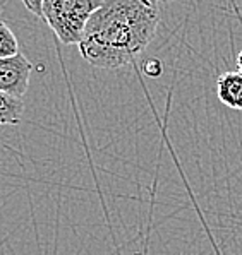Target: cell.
<instances>
[{
	"mask_svg": "<svg viewBox=\"0 0 242 255\" xmlns=\"http://www.w3.org/2000/svg\"><path fill=\"white\" fill-rule=\"evenodd\" d=\"M143 72L150 77H160L163 72V65L158 58H148L143 65Z\"/></svg>",
	"mask_w": 242,
	"mask_h": 255,
	"instance_id": "obj_7",
	"label": "cell"
},
{
	"mask_svg": "<svg viewBox=\"0 0 242 255\" xmlns=\"http://www.w3.org/2000/svg\"><path fill=\"white\" fill-rule=\"evenodd\" d=\"M158 2H172V0H158Z\"/></svg>",
	"mask_w": 242,
	"mask_h": 255,
	"instance_id": "obj_10",
	"label": "cell"
},
{
	"mask_svg": "<svg viewBox=\"0 0 242 255\" xmlns=\"http://www.w3.org/2000/svg\"><path fill=\"white\" fill-rule=\"evenodd\" d=\"M217 96L230 110H242V74L225 72L217 79Z\"/></svg>",
	"mask_w": 242,
	"mask_h": 255,
	"instance_id": "obj_4",
	"label": "cell"
},
{
	"mask_svg": "<svg viewBox=\"0 0 242 255\" xmlns=\"http://www.w3.org/2000/svg\"><path fill=\"white\" fill-rule=\"evenodd\" d=\"M21 2L24 3V7L29 10L31 14L41 17V2L43 0H21Z\"/></svg>",
	"mask_w": 242,
	"mask_h": 255,
	"instance_id": "obj_8",
	"label": "cell"
},
{
	"mask_svg": "<svg viewBox=\"0 0 242 255\" xmlns=\"http://www.w3.org/2000/svg\"><path fill=\"white\" fill-rule=\"evenodd\" d=\"M19 53V41L9 26L0 21V58L12 57Z\"/></svg>",
	"mask_w": 242,
	"mask_h": 255,
	"instance_id": "obj_6",
	"label": "cell"
},
{
	"mask_svg": "<svg viewBox=\"0 0 242 255\" xmlns=\"http://www.w3.org/2000/svg\"><path fill=\"white\" fill-rule=\"evenodd\" d=\"M237 69H239V72L242 74V50L237 55Z\"/></svg>",
	"mask_w": 242,
	"mask_h": 255,
	"instance_id": "obj_9",
	"label": "cell"
},
{
	"mask_svg": "<svg viewBox=\"0 0 242 255\" xmlns=\"http://www.w3.org/2000/svg\"><path fill=\"white\" fill-rule=\"evenodd\" d=\"M24 113L22 98L10 96L0 91V125H15L19 124Z\"/></svg>",
	"mask_w": 242,
	"mask_h": 255,
	"instance_id": "obj_5",
	"label": "cell"
},
{
	"mask_svg": "<svg viewBox=\"0 0 242 255\" xmlns=\"http://www.w3.org/2000/svg\"><path fill=\"white\" fill-rule=\"evenodd\" d=\"M158 24V0H101L77 43L81 57L105 70L131 65L153 41Z\"/></svg>",
	"mask_w": 242,
	"mask_h": 255,
	"instance_id": "obj_1",
	"label": "cell"
},
{
	"mask_svg": "<svg viewBox=\"0 0 242 255\" xmlns=\"http://www.w3.org/2000/svg\"><path fill=\"white\" fill-rule=\"evenodd\" d=\"M33 65L21 52L12 57L0 58V91L22 98L28 91Z\"/></svg>",
	"mask_w": 242,
	"mask_h": 255,
	"instance_id": "obj_3",
	"label": "cell"
},
{
	"mask_svg": "<svg viewBox=\"0 0 242 255\" xmlns=\"http://www.w3.org/2000/svg\"><path fill=\"white\" fill-rule=\"evenodd\" d=\"M101 0H43L41 19L64 45H77Z\"/></svg>",
	"mask_w": 242,
	"mask_h": 255,
	"instance_id": "obj_2",
	"label": "cell"
}]
</instances>
